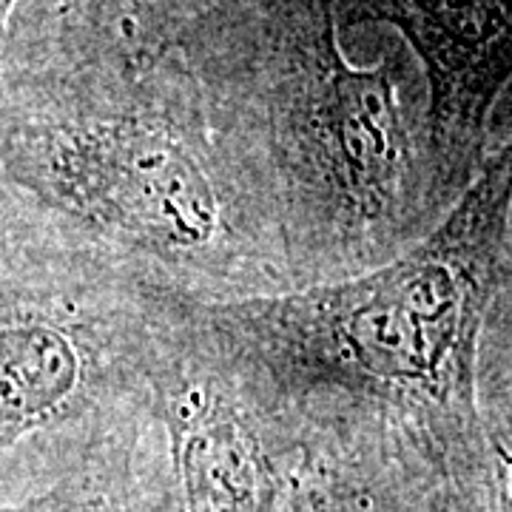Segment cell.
Here are the masks:
<instances>
[{
    "instance_id": "obj_6",
    "label": "cell",
    "mask_w": 512,
    "mask_h": 512,
    "mask_svg": "<svg viewBox=\"0 0 512 512\" xmlns=\"http://www.w3.org/2000/svg\"><path fill=\"white\" fill-rule=\"evenodd\" d=\"M333 9L342 32L382 23L407 43L424 83L439 194L453 208L501 123L512 74L510 0H333Z\"/></svg>"
},
{
    "instance_id": "obj_7",
    "label": "cell",
    "mask_w": 512,
    "mask_h": 512,
    "mask_svg": "<svg viewBox=\"0 0 512 512\" xmlns=\"http://www.w3.org/2000/svg\"><path fill=\"white\" fill-rule=\"evenodd\" d=\"M510 484L495 493L458 487L399 441L322 433L299 444L282 512H510Z\"/></svg>"
},
{
    "instance_id": "obj_2",
    "label": "cell",
    "mask_w": 512,
    "mask_h": 512,
    "mask_svg": "<svg viewBox=\"0 0 512 512\" xmlns=\"http://www.w3.org/2000/svg\"><path fill=\"white\" fill-rule=\"evenodd\" d=\"M183 60L293 288L379 268L450 211L416 60L390 43L353 63L333 0H251Z\"/></svg>"
},
{
    "instance_id": "obj_4",
    "label": "cell",
    "mask_w": 512,
    "mask_h": 512,
    "mask_svg": "<svg viewBox=\"0 0 512 512\" xmlns=\"http://www.w3.org/2000/svg\"><path fill=\"white\" fill-rule=\"evenodd\" d=\"M157 285L0 185V456L151 402Z\"/></svg>"
},
{
    "instance_id": "obj_1",
    "label": "cell",
    "mask_w": 512,
    "mask_h": 512,
    "mask_svg": "<svg viewBox=\"0 0 512 512\" xmlns=\"http://www.w3.org/2000/svg\"><path fill=\"white\" fill-rule=\"evenodd\" d=\"M498 128L456 205L379 268L274 296L194 299L299 444L373 433L458 487L510 484V444H490L481 410L484 328L512 276V146Z\"/></svg>"
},
{
    "instance_id": "obj_10",
    "label": "cell",
    "mask_w": 512,
    "mask_h": 512,
    "mask_svg": "<svg viewBox=\"0 0 512 512\" xmlns=\"http://www.w3.org/2000/svg\"><path fill=\"white\" fill-rule=\"evenodd\" d=\"M18 3L20 0H0V57H3V49H6V37H9V32H12Z\"/></svg>"
},
{
    "instance_id": "obj_5",
    "label": "cell",
    "mask_w": 512,
    "mask_h": 512,
    "mask_svg": "<svg viewBox=\"0 0 512 512\" xmlns=\"http://www.w3.org/2000/svg\"><path fill=\"white\" fill-rule=\"evenodd\" d=\"M148 396L174 512H282L299 441L220 348L194 299L160 285Z\"/></svg>"
},
{
    "instance_id": "obj_9",
    "label": "cell",
    "mask_w": 512,
    "mask_h": 512,
    "mask_svg": "<svg viewBox=\"0 0 512 512\" xmlns=\"http://www.w3.org/2000/svg\"><path fill=\"white\" fill-rule=\"evenodd\" d=\"M251 0H49L43 32L12 55L183 57Z\"/></svg>"
},
{
    "instance_id": "obj_3",
    "label": "cell",
    "mask_w": 512,
    "mask_h": 512,
    "mask_svg": "<svg viewBox=\"0 0 512 512\" xmlns=\"http://www.w3.org/2000/svg\"><path fill=\"white\" fill-rule=\"evenodd\" d=\"M0 185L188 299L293 291L180 55L0 57Z\"/></svg>"
},
{
    "instance_id": "obj_8",
    "label": "cell",
    "mask_w": 512,
    "mask_h": 512,
    "mask_svg": "<svg viewBox=\"0 0 512 512\" xmlns=\"http://www.w3.org/2000/svg\"><path fill=\"white\" fill-rule=\"evenodd\" d=\"M0 512H174L165 436L151 402L63 436L55 481Z\"/></svg>"
}]
</instances>
